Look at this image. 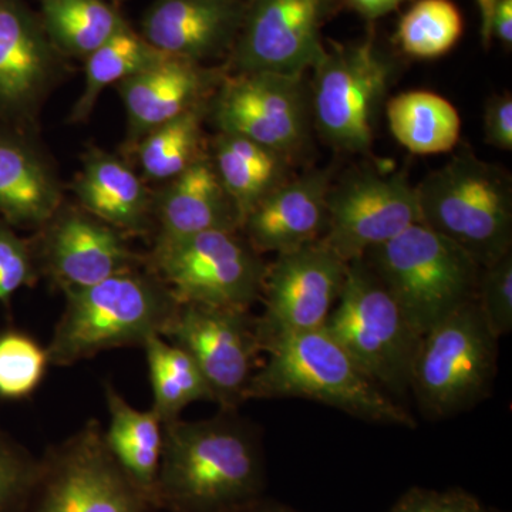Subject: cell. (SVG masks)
I'll return each instance as SVG.
<instances>
[{"instance_id":"3","label":"cell","mask_w":512,"mask_h":512,"mask_svg":"<svg viewBox=\"0 0 512 512\" xmlns=\"http://www.w3.org/2000/svg\"><path fill=\"white\" fill-rule=\"evenodd\" d=\"M66 308L47 346L50 365L73 366L101 352L144 348L163 336L180 301L150 269L64 292Z\"/></svg>"},{"instance_id":"28","label":"cell","mask_w":512,"mask_h":512,"mask_svg":"<svg viewBox=\"0 0 512 512\" xmlns=\"http://www.w3.org/2000/svg\"><path fill=\"white\" fill-rule=\"evenodd\" d=\"M148 375L153 389V407L163 423L180 419L185 407L195 402H214L201 370L180 346L163 336H153L146 345Z\"/></svg>"},{"instance_id":"31","label":"cell","mask_w":512,"mask_h":512,"mask_svg":"<svg viewBox=\"0 0 512 512\" xmlns=\"http://www.w3.org/2000/svg\"><path fill=\"white\" fill-rule=\"evenodd\" d=\"M464 32L453 0H416L400 19L396 40L404 55L430 60L447 55Z\"/></svg>"},{"instance_id":"19","label":"cell","mask_w":512,"mask_h":512,"mask_svg":"<svg viewBox=\"0 0 512 512\" xmlns=\"http://www.w3.org/2000/svg\"><path fill=\"white\" fill-rule=\"evenodd\" d=\"M242 0H154L140 35L158 52L202 63L231 53L247 16Z\"/></svg>"},{"instance_id":"14","label":"cell","mask_w":512,"mask_h":512,"mask_svg":"<svg viewBox=\"0 0 512 512\" xmlns=\"http://www.w3.org/2000/svg\"><path fill=\"white\" fill-rule=\"evenodd\" d=\"M163 338L194 360L221 410L247 402L259 348L256 322L249 311L180 302Z\"/></svg>"},{"instance_id":"18","label":"cell","mask_w":512,"mask_h":512,"mask_svg":"<svg viewBox=\"0 0 512 512\" xmlns=\"http://www.w3.org/2000/svg\"><path fill=\"white\" fill-rule=\"evenodd\" d=\"M227 69H208L202 63L165 56L144 72L117 84L127 114L126 150L175 117L210 103Z\"/></svg>"},{"instance_id":"22","label":"cell","mask_w":512,"mask_h":512,"mask_svg":"<svg viewBox=\"0 0 512 512\" xmlns=\"http://www.w3.org/2000/svg\"><path fill=\"white\" fill-rule=\"evenodd\" d=\"M156 239L190 237L207 231H241V217L211 158L205 156L165 183L154 195Z\"/></svg>"},{"instance_id":"27","label":"cell","mask_w":512,"mask_h":512,"mask_svg":"<svg viewBox=\"0 0 512 512\" xmlns=\"http://www.w3.org/2000/svg\"><path fill=\"white\" fill-rule=\"evenodd\" d=\"M47 35L64 57L84 59L130 23L107 0H39Z\"/></svg>"},{"instance_id":"32","label":"cell","mask_w":512,"mask_h":512,"mask_svg":"<svg viewBox=\"0 0 512 512\" xmlns=\"http://www.w3.org/2000/svg\"><path fill=\"white\" fill-rule=\"evenodd\" d=\"M47 366V349L28 333H0V399H28L39 389Z\"/></svg>"},{"instance_id":"9","label":"cell","mask_w":512,"mask_h":512,"mask_svg":"<svg viewBox=\"0 0 512 512\" xmlns=\"http://www.w3.org/2000/svg\"><path fill=\"white\" fill-rule=\"evenodd\" d=\"M146 266L180 302L241 311L261 301L268 269L239 231L156 239Z\"/></svg>"},{"instance_id":"17","label":"cell","mask_w":512,"mask_h":512,"mask_svg":"<svg viewBox=\"0 0 512 512\" xmlns=\"http://www.w3.org/2000/svg\"><path fill=\"white\" fill-rule=\"evenodd\" d=\"M323 0H251L231 53L234 73L305 74L326 49L320 39Z\"/></svg>"},{"instance_id":"11","label":"cell","mask_w":512,"mask_h":512,"mask_svg":"<svg viewBox=\"0 0 512 512\" xmlns=\"http://www.w3.org/2000/svg\"><path fill=\"white\" fill-rule=\"evenodd\" d=\"M208 114L220 133L248 138L292 163L311 144V90L305 74H227Z\"/></svg>"},{"instance_id":"26","label":"cell","mask_w":512,"mask_h":512,"mask_svg":"<svg viewBox=\"0 0 512 512\" xmlns=\"http://www.w3.org/2000/svg\"><path fill=\"white\" fill-rule=\"evenodd\" d=\"M394 138L413 154H443L460 141L461 117L451 101L431 92H406L386 101Z\"/></svg>"},{"instance_id":"30","label":"cell","mask_w":512,"mask_h":512,"mask_svg":"<svg viewBox=\"0 0 512 512\" xmlns=\"http://www.w3.org/2000/svg\"><path fill=\"white\" fill-rule=\"evenodd\" d=\"M208 104L175 117L141 138L134 151L144 177L167 183L205 157L202 123L208 116Z\"/></svg>"},{"instance_id":"36","label":"cell","mask_w":512,"mask_h":512,"mask_svg":"<svg viewBox=\"0 0 512 512\" xmlns=\"http://www.w3.org/2000/svg\"><path fill=\"white\" fill-rule=\"evenodd\" d=\"M389 512H490L473 494L450 488L446 491L414 487L406 491Z\"/></svg>"},{"instance_id":"40","label":"cell","mask_w":512,"mask_h":512,"mask_svg":"<svg viewBox=\"0 0 512 512\" xmlns=\"http://www.w3.org/2000/svg\"><path fill=\"white\" fill-rule=\"evenodd\" d=\"M235 512H299L288 507V505L278 503V501L268 500V498H258V500L252 501L251 504L245 505V507L239 508Z\"/></svg>"},{"instance_id":"10","label":"cell","mask_w":512,"mask_h":512,"mask_svg":"<svg viewBox=\"0 0 512 512\" xmlns=\"http://www.w3.org/2000/svg\"><path fill=\"white\" fill-rule=\"evenodd\" d=\"M150 501L121 470L97 420L52 446L25 512H151Z\"/></svg>"},{"instance_id":"4","label":"cell","mask_w":512,"mask_h":512,"mask_svg":"<svg viewBox=\"0 0 512 512\" xmlns=\"http://www.w3.org/2000/svg\"><path fill=\"white\" fill-rule=\"evenodd\" d=\"M421 224L483 268L512 252L511 175L463 148L416 185Z\"/></svg>"},{"instance_id":"42","label":"cell","mask_w":512,"mask_h":512,"mask_svg":"<svg viewBox=\"0 0 512 512\" xmlns=\"http://www.w3.org/2000/svg\"><path fill=\"white\" fill-rule=\"evenodd\" d=\"M242 2H251V0H242Z\"/></svg>"},{"instance_id":"33","label":"cell","mask_w":512,"mask_h":512,"mask_svg":"<svg viewBox=\"0 0 512 512\" xmlns=\"http://www.w3.org/2000/svg\"><path fill=\"white\" fill-rule=\"evenodd\" d=\"M474 301L495 338L511 333L512 252L480 269Z\"/></svg>"},{"instance_id":"25","label":"cell","mask_w":512,"mask_h":512,"mask_svg":"<svg viewBox=\"0 0 512 512\" xmlns=\"http://www.w3.org/2000/svg\"><path fill=\"white\" fill-rule=\"evenodd\" d=\"M242 222L264 198L289 180L292 161L235 134L218 133L210 157Z\"/></svg>"},{"instance_id":"29","label":"cell","mask_w":512,"mask_h":512,"mask_svg":"<svg viewBox=\"0 0 512 512\" xmlns=\"http://www.w3.org/2000/svg\"><path fill=\"white\" fill-rule=\"evenodd\" d=\"M165 56L167 55L154 49L131 26L121 30L84 60L86 82L70 119L73 123L89 119L106 87L119 84L134 74L150 69Z\"/></svg>"},{"instance_id":"20","label":"cell","mask_w":512,"mask_h":512,"mask_svg":"<svg viewBox=\"0 0 512 512\" xmlns=\"http://www.w3.org/2000/svg\"><path fill=\"white\" fill-rule=\"evenodd\" d=\"M330 184L326 170L289 178L249 212L242 235L258 254H284L320 241L328 228Z\"/></svg>"},{"instance_id":"23","label":"cell","mask_w":512,"mask_h":512,"mask_svg":"<svg viewBox=\"0 0 512 512\" xmlns=\"http://www.w3.org/2000/svg\"><path fill=\"white\" fill-rule=\"evenodd\" d=\"M72 188L80 208L124 235L146 234L150 229L154 195L119 157L92 148Z\"/></svg>"},{"instance_id":"12","label":"cell","mask_w":512,"mask_h":512,"mask_svg":"<svg viewBox=\"0 0 512 512\" xmlns=\"http://www.w3.org/2000/svg\"><path fill=\"white\" fill-rule=\"evenodd\" d=\"M348 274V262L320 239L276 255L266 269L264 312L255 318L261 352L279 340L322 329L335 308Z\"/></svg>"},{"instance_id":"2","label":"cell","mask_w":512,"mask_h":512,"mask_svg":"<svg viewBox=\"0 0 512 512\" xmlns=\"http://www.w3.org/2000/svg\"><path fill=\"white\" fill-rule=\"evenodd\" d=\"M245 399H305L326 404L367 423L417 426L412 414L357 367L325 328L298 333L265 350Z\"/></svg>"},{"instance_id":"16","label":"cell","mask_w":512,"mask_h":512,"mask_svg":"<svg viewBox=\"0 0 512 512\" xmlns=\"http://www.w3.org/2000/svg\"><path fill=\"white\" fill-rule=\"evenodd\" d=\"M32 244L37 272L63 292L99 284L146 265L119 229L84 211L60 207Z\"/></svg>"},{"instance_id":"8","label":"cell","mask_w":512,"mask_h":512,"mask_svg":"<svg viewBox=\"0 0 512 512\" xmlns=\"http://www.w3.org/2000/svg\"><path fill=\"white\" fill-rule=\"evenodd\" d=\"M396 70L373 36L350 45L332 43L309 83L313 127L328 146L349 154L372 150Z\"/></svg>"},{"instance_id":"6","label":"cell","mask_w":512,"mask_h":512,"mask_svg":"<svg viewBox=\"0 0 512 512\" xmlns=\"http://www.w3.org/2000/svg\"><path fill=\"white\" fill-rule=\"evenodd\" d=\"M498 340L476 301L427 330L410 377L420 412L433 420L450 419L484 402L497 377Z\"/></svg>"},{"instance_id":"7","label":"cell","mask_w":512,"mask_h":512,"mask_svg":"<svg viewBox=\"0 0 512 512\" xmlns=\"http://www.w3.org/2000/svg\"><path fill=\"white\" fill-rule=\"evenodd\" d=\"M323 328L384 392H410L421 336L365 258L349 262L342 293Z\"/></svg>"},{"instance_id":"5","label":"cell","mask_w":512,"mask_h":512,"mask_svg":"<svg viewBox=\"0 0 512 512\" xmlns=\"http://www.w3.org/2000/svg\"><path fill=\"white\" fill-rule=\"evenodd\" d=\"M362 258L420 336L476 299L481 266L426 225H413Z\"/></svg>"},{"instance_id":"37","label":"cell","mask_w":512,"mask_h":512,"mask_svg":"<svg viewBox=\"0 0 512 512\" xmlns=\"http://www.w3.org/2000/svg\"><path fill=\"white\" fill-rule=\"evenodd\" d=\"M484 138L488 146L512 150V96L494 94L485 103Z\"/></svg>"},{"instance_id":"13","label":"cell","mask_w":512,"mask_h":512,"mask_svg":"<svg viewBox=\"0 0 512 512\" xmlns=\"http://www.w3.org/2000/svg\"><path fill=\"white\" fill-rule=\"evenodd\" d=\"M416 224L419 198L406 173L360 168L330 184L322 241L349 264Z\"/></svg>"},{"instance_id":"1","label":"cell","mask_w":512,"mask_h":512,"mask_svg":"<svg viewBox=\"0 0 512 512\" xmlns=\"http://www.w3.org/2000/svg\"><path fill=\"white\" fill-rule=\"evenodd\" d=\"M262 434L237 410L164 423L157 510L235 512L264 497Z\"/></svg>"},{"instance_id":"34","label":"cell","mask_w":512,"mask_h":512,"mask_svg":"<svg viewBox=\"0 0 512 512\" xmlns=\"http://www.w3.org/2000/svg\"><path fill=\"white\" fill-rule=\"evenodd\" d=\"M40 471V458L0 433V512H25Z\"/></svg>"},{"instance_id":"41","label":"cell","mask_w":512,"mask_h":512,"mask_svg":"<svg viewBox=\"0 0 512 512\" xmlns=\"http://www.w3.org/2000/svg\"><path fill=\"white\" fill-rule=\"evenodd\" d=\"M477 3L481 10V20H483V29H481V35H483V45L488 47L491 43V19H493L494 9L495 6H497L498 0H477Z\"/></svg>"},{"instance_id":"35","label":"cell","mask_w":512,"mask_h":512,"mask_svg":"<svg viewBox=\"0 0 512 512\" xmlns=\"http://www.w3.org/2000/svg\"><path fill=\"white\" fill-rule=\"evenodd\" d=\"M37 274L32 244L0 220V303L9 306L20 288L35 284Z\"/></svg>"},{"instance_id":"24","label":"cell","mask_w":512,"mask_h":512,"mask_svg":"<svg viewBox=\"0 0 512 512\" xmlns=\"http://www.w3.org/2000/svg\"><path fill=\"white\" fill-rule=\"evenodd\" d=\"M109 424L104 441L121 470L157 510V481L164 446V423L153 409L138 410L113 384L104 383Z\"/></svg>"},{"instance_id":"21","label":"cell","mask_w":512,"mask_h":512,"mask_svg":"<svg viewBox=\"0 0 512 512\" xmlns=\"http://www.w3.org/2000/svg\"><path fill=\"white\" fill-rule=\"evenodd\" d=\"M63 204L49 158L28 131L0 124V215L13 228H42Z\"/></svg>"},{"instance_id":"38","label":"cell","mask_w":512,"mask_h":512,"mask_svg":"<svg viewBox=\"0 0 512 512\" xmlns=\"http://www.w3.org/2000/svg\"><path fill=\"white\" fill-rule=\"evenodd\" d=\"M491 39L500 40L503 45H512V0H498L490 26Z\"/></svg>"},{"instance_id":"39","label":"cell","mask_w":512,"mask_h":512,"mask_svg":"<svg viewBox=\"0 0 512 512\" xmlns=\"http://www.w3.org/2000/svg\"><path fill=\"white\" fill-rule=\"evenodd\" d=\"M349 5L363 18L375 20L399 8L404 0H348Z\"/></svg>"},{"instance_id":"15","label":"cell","mask_w":512,"mask_h":512,"mask_svg":"<svg viewBox=\"0 0 512 512\" xmlns=\"http://www.w3.org/2000/svg\"><path fill=\"white\" fill-rule=\"evenodd\" d=\"M64 70L39 13L26 0H0V124L29 133Z\"/></svg>"}]
</instances>
